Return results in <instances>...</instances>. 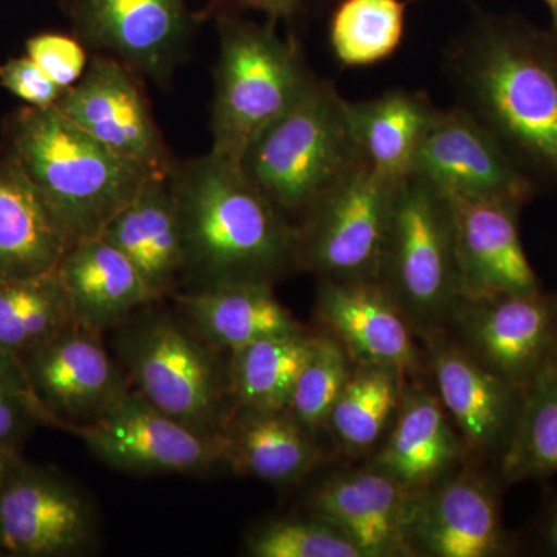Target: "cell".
<instances>
[{"instance_id": "obj_1", "label": "cell", "mask_w": 557, "mask_h": 557, "mask_svg": "<svg viewBox=\"0 0 557 557\" xmlns=\"http://www.w3.org/2000/svg\"><path fill=\"white\" fill-rule=\"evenodd\" d=\"M443 65L457 106L537 189L557 190V32L475 9Z\"/></svg>"}, {"instance_id": "obj_2", "label": "cell", "mask_w": 557, "mask_h": 557, "mask_svg": "<svg viewBox=\"0 0 557 557\" xmlns=\"http://www.w3.org/2000/svg\"><path fill=\"white\" fill-rule=\"evenodd\" d=\"M170 182L185 270L197 288L271 284L296 271V228L242 172L208 152L175 164Z\"/></svg>"}, {"instance_id": "obj_3", "label": "cell", "mask_w": 557, "mask_h": 557, "mask_svg": "<svg viewBox=\"0 0 557 557\" xmlns=\"http://www.w3.org/2000/svg\"><path fill=\"white\" fill-rule=\"evenodd\" d=\"M2 156L38 190L73 244L106 225L156 175L121 159L57 108L22 106L3 119Z\"/></svg>"}, {"instance_id": "obj_4", "label": "cell", "mask_w": 557, "mask_h": 557, "mask_svg": "<svg viewBox=\"0 0 557 557\" xmlns=\"http://www.w3.org/2000/svg\"><path fill=\"white\" fill-rule=\"evenodd\" d=\"M366 163L348 101L332 81L317 78L295 106L260 132L239 166L296 225Z\"/></svg>"}, {"instance_id": "obj_5", "label": "cell", "mask_w": 557, "mask_h": 557, "mask_svg": "<svg viewBox=\"0 0 557 557\" xmlns=\"http://www.w3.org/2000/svg\"><path fill=\"white\" fill-rule=\"evenodd\" d=\"M219 60L209 152L240 164L260 132L284 115L317 81L298 40L273 22L219 13Z\"/></svg>"}, {"instance_id": "obj_6", "label": "cell", "mask_w": 557, "mask_h": 557, "mask_svg": "<svg viewBox=\"0 0 557 557\" xmlns=\"http://www.w3.org/2000/svg\"><path fill=\"white\" fill-rule=\"evenodd\" d=\"M379 284L423 338L448 327L465 292L454 237L453 203L410 174L395 189Z\"/></svg>"}, {"instance_id": "obj_7", "label": "cell", "mask_w": 557, "mask_h": 557, "mask_svg": "<svg viewBox=\"0 0 557 557\" xmlns=\"http://www.w3.org/2000/svg\"><path fill=\"white\" fill-rule=\"evenodd\" d=\"M116 351L131 387L153 406L200 434H223L234 410L228 366L193 330L145 318L121 332Z\"/></svg>"}, {"instance_id": "obj_8", "label": "cell", "mask_w": 557, "mask_h": 557, "mask_svg": "<svg viewBox=\"0 0 557 557\" xmlns=\"http://www.w3.org/2000/svg\"><path fill=\"white\" fill-rule=\"evenodd\" d=\"M362 164L296 223V271L341 282L379 281L395 189Z\"/></svg>"}, {"instance_id": "obj_9", "label": "cell", "mask_w": 557, "mask_h": 557, "mask_svg": "<svg viewBox=\"0 0 557 557\" xmlns=\"http://www.w3.org/2000/svg\"><path fill=\"white\" fill-rule=\"evenodd\" d=\"M445 332L483 368L525 392L557 366V293L463 299Z\"/></svg>"}, {"instance_id": "obj_10", "label": "cell", "mask_w": 557, "mask_h": 557, "mask_svg": "<svg viewBox=\"0 0 557 557\" xmlns=\"http://www.w3.org/2000/svg\"><path fill=\"white\" fill-rule=\"evenodd\" d=\"M502 487L497 472L465 465L432 485L410 491L409 556L512 555L518 542L502 520Z\"/></svg>"}, {"instance_id": "obj_11", "label": "cell", "mask_w": 557, "mask_h": 557, "mask_svg": "<svg viewBox=\"0 0 557 557\" xmlns=\"http://www.w3.org/2000/svg\"><path fill=\"white\" fill-rule=\"evenodd\" d=\"M70 432L120 471L199 474L225 465L223 434L205 435L185 426L132 387L97 420Z\"/></svg>"}, {"instance_id": "obj_12", "label": "cell", "mask_w": 557, "mask_h": 557, "mask_svg": "<svg viewBox=\"0 0 557 557\" xmlns=\"http://www.w3.org/2000/svg\"><path fill=\"white\" fill-rule=\"evenodd\" d=\"M420 341L426 379L463 443L468 465L498 474L518 423L523 391L479 364L445 330Z\"/></svg>"}, {"instance_id": "obj_13", "label": "cell", "mask_w": 557, "mask_h": 557, "mask_svg": "<svg viewBox=\"0 0 557 557\" xmlns=\"http://www.w3.org/2000/svg\"><path fill=\"white\" fill-rule=\"evenodd\" d=\"M75 38L138 76L170 83L185 61L193 17L185 0H61Z\"/></svg>"}, {"instance_id": "obj_14", "label": "cell", "mask_w": 557, "mask_h": 557, "mask_svg": "<svg viewBox=\"0 0 557 557\" xmlns=\"http://www.w3.org/2000/svg\"><path fill=\"white\" fill-rule=\"evenodd\" d=\"M141 79L123 62L97 53L54 108L121 159L156 177H170L177 160L153 119Z\"/></svg>"}, {"instance_id": "obj_15", "label": "cell", "mask_w": 557, "mask_h": 557, "mask_svg": "<svg viewBox=\"0 0 557 557\" xmlns=\"http://www.w3.org/2000/svg\"><path fill=\"white\" fill-rule=\"evenodd\" d=\"M47 426H83L102 416L131 388L110 357L101 333L70 325L39 346L16 355Z\"/></svg>"}, {"instance_id": "obj_16", "label": "cell", "mask_w": 557, "mask_h": 557, "mask_svg": "<svg viewBox=\"0 0 557 557\" xmlns=\"http://www.w3.org/2000/svg\"><path fill=\"white\" fill-rule=\"evenodd\" d=\"M95 539L91 505L58 472L24 461L0 491V555L81 556Z\"/></svg>"}, {"instance_id": "obj_17", "label": "cell", "mask_w": 557, "mask_h": 557, "mask_svg": "<svg viewBox=\"0 0 557 557\" xmlns=\"http://www.w3.org/2000/svg\"><path fill=\"white\" fill-rule=\"evenodd\" d=\"M412 174L453 199L508 200L525 207L539 193L496 138L457 104L435 112Z\"/></svg>"}, {"instance_id": "obj_18", "label": "cell", "mask_w": 557, "mask_h": 557, "mask_svg": "<svg viewBox=\"0 0 557 557\" xmlns=\"http://www.w3.org/2000/svg\"><path fill=\"white\" fill-rule=\"evenodd\" d=\"M314 317L357 364L394 369L409 380L426 375L416 330L379 282L319 278Z\"/></svg>"}, {"instance_id": "obj_19", "label": "cell", "mask_w": 557, "mask_h": 557, "mask_svg": "<svg viewBox=\"0 0 557 557\" xmlns=\"http://www.w3.org/2000/svg\"><path fill=\"white\" fill-rule=\"evenodd\" d=\"M449 199L465 299L544 288L520 237L523 205L494 199Z\"/></svg>"}, {"instance_id": "obj_20", "label": "cell", "mask_w": 557, "mask_h": 557, "mask_svg": "<svg viewBox=\"0 0 557 557\" xmlns=\"http://www.w3.org/2000/svg\"><path fill=\"white\" fill-rule=\"evenodd\" d=\"M410 491L366 463L329 475L307 498L310 516L350 539L364 557H410L406 542Z\"/></svg>"}, {"instance_id": "obj_21", "label": "cell", "mask_w": 557, "mask_h": 557, "mask_svg": "<svg viewBox=\"0 0 557 557\" xmlns=\"http://www.w3.org/2000/svg\"><path fill=\"white\" fill-rule=\"evenodd\" d=\"M368 463L409 491L468 465L463 443L426 375L406 383L397 418Z\"/></svg>"}, {"instance_id": "obj_22", "label": "cell", "mask_w": 557, "mask_h": 557, "mask_svg": "<svg viewBox=\"0 0 557 557\" xmlns=\"http://www.w3.org/2000/svg\"><path fill=\"white\" fill-rule=\"evenodd\" d=\"M75 324L102 333L157 300L129 259L101 236L73 244L58 265Z\"/></svg>"}, {"instance_id": "obj_23", "label": "cell", "mask_w": 557, "mask_h": 557, "mask_svg": "<svg viewBox=\"0 0 557 557\" xmlns=\"http://www.w3.org/2000/svg\"><path fill=\"white\" fill-rule=\"evenodd\" d=\"M100 236L131 260L157 299L183 277L185 249L170 177L150 180Z\"/></svg>"}, {"instance_id": "obj_24", "label": "cell", "mask_w": 557, "mask_h": 557, "mask_svg": "<svg viewBox=\"0 0 557 557\" xmlns=\"http://www.w3.org/2000/svg\"><path fill=\"white\" fill-rule=\"evenodd\" d=\"M223 438L225 465L273 485L298 483L324 461L317 434L300 426L287 410L234 409Z\"/></svg>"}, {"instance_id": "obj_25", "label": "cell", "mask_w": 557, "mask_h": 557, "mask_svg": "<svg viewBox=\"0 0 557 557\" xmlns=\"http://www.w3.org/2000/svg\"><path fill=\"white\" fill-rule=\"evenodd\" d=\"M72 245L20 168L0 157V282L57 270Z\"/></svg>"}, {"instance_id": "obj_26", "label": "cell", "mask_w": 557, "mask_h": 557, "mask_svg": "<svg viewBox=\"0 0 557 557\" xmlns=\"http://www.w3.org/2000/svg\"><path fill=\"white\" fill-rule=\"evenodd\" d=\"M190 329L215 350L300 332L302 325L276 298L271 284H230L177 296Z\"/></svg>"}, {"instance_id": "obj_27", "label": "cell", "mask_w": 557, "mask_h": 557, "mask_svg": "<svg viewBox=\"0 0 557 557\" xmlns=\"http://www.w3.org/2000/svg\"><path fill=\"white\" fill-rule=\"evenodd\" d=\"M364 159L380 175L401 182L412 174L418 149L438 108L424 91L394 89L372 100L348 101Z\"/></svg>"}, {"instance_id": "obj_28", "label": "cell", "mask_w": 557, "mask_h": 557, "mask_svg": "<svg viewBox=\"0 0 557 557\" xmlns=\"http://www.w3.org/2000/svg\"><path fill=\"white\" fill-rule=\"evenodd\" d=\"M408 381L397 370L355 362L324 429L341 453L370 457L379 449L397 418Z\"/></svg>"}, {"instance_id": "obj_29", "label": "cell", "mask_w": 557, "mask_h": 557, "mask_svg": "<svg viewBox=\"0 0 557 557\" xmlns=\"http://www.w3.org/2000/svg\"><path fill=\"white\" fill-rule=\"evenodd\" d=\"M314 338L317 333L300 330L230 351V394L234 409L287 410Z\"/></svg>"}, {"instance_id": "obj_30", "label": "cell", "mask_w": 557, "mask_h": 557, "mask_svg": "<svg viewBox=\"0 0 557 557\" xmlns=\"http://www.w3.org/2000/svg\"><path fill=\"white\" fill-rule=\"evenodd\" d=\"M73 324L58 270L0 282V350L20 355Z\"/></svg>"}, {"instance_id": "obj_31", "label": "cell", "mask_w": 557, "mask_h": 557, "mask_svg": "<svg viewBox=\"0 0 557 557\" xmlns=\"http://www.w3.org/2000/svg\"><path fill=\"white\" fill-rule=\"evenodd\" d=\"M557 474V366L523 392L507 453L498 465L505 487Z\"/></svg>"}, {"instance_id": "obj_32", "label": "cell", "mask_w": 557, "mask_h": 557, "mask_svg": "<svg viewBox=\"0 0 557 557\" xmlns=\"http://www.w3.org/2000/svg\"><path fill=\"white\" fill-rule=\"evenodd\" d=\"M406 9V0H341L329 27L336 60L369 67L391 58L405 35Z\"/></svg>"}, {"instance_id": "obj_33", "label": "cell", "mask_w": 557, "mask_h": 557, "mask_svg": "<svg viewBox=\"0 0 557 557\" xmlns=\"http://www.w3.org/2000/svg\"><path fill=\"white\" fill-rule=\"evenodd\" d=\"M355 361L329 333H317L313 348L302 370L287 408L288 416L313 434L324 431L330 410L346 386Z\"/></svg>"}, {"instance_id": "obj_34", "label": "cell", "mask_w": 557, "mask_h": 557, "mask_svg": "<svg viewBox=\"0 0 557 557\" xmlns=\"http://www.w3.org/2000/svg\"><path fill=\"white\" fill-rule=\"evenodd\" d=\"M247 553L255 557H364L350 539L314 516L259 527L247 539Z\"/></svg>"}, {"instance_id": "obj_35", "label": "cell", "mask_w": 557, "mask_h": 557, "mask_svg": "<svg viewBox=\"0 0 557 557\" xmlns=\"http://www.w3.org/2000/svg\"><path fill=\"white\" fill-rule=\"evenodd\" d=\"M46 424L20 358L0 350V442L21 443L36 424Z\"/></svg>"}, {"instance_id": "obj_36", "label": "cell", "mask_w": 557, "mask_h": 557, "mask_svg": "<svg viewBox=\"0 0 557 557\" xmlns=\"http://www.w3.org/2000/svg\"><path fill=\"white\" fill-rule=\"evenodd\" d=\"M27 57L62 89L78 83L89 65L87 49L75 36L42 33L27 40Z\"/></svg>"}, {"instance_id": "obj_37", "label": "cell", "mask_w": 557, "mask_h": 557, "mask_svg": "<svg viewBox=\"0 0 557 557\" xmlns=\"http://www.w3.org/2000/svg\"><path fill=\"white\" fill-rule=\"evenodd\" d=\"M0 86L33 108H53L62 91L53 79L28 57L11 58L0 64Z\"/></svg>"}, {"instance_id": "obj_38", "label": "cell", "mask_w": 557, "mask_h": 557, "mask_svg": "<svg viewBox=\"0 0 557 557\" xmlns=\"http://www.w3.org/2000/svg\"><path fill=\"white\" fill-rule=\"evenodd\" d=\"M240 9L260 11L271 22L289 21L304 13L314 0H231Z\"/></svg>"}, {"instance_id": "obj_39", "label": "cell", "mask_w": 557, "mask_h": 557, "mask_svg": "<svg viewBox=\"0 0 557 557\" xmlns=\"http://www.w3.org/2000/svg\"><path fill=\"white\" fill-rule=\"evenodd\" d=\"M537 542L542 552L557 556V496L545 509L537 525Z\"/></svg>"}, {"instance_id": "obj_40", "label": "cell", "mask_w": 557, "mask_h": 557, "mask_svg": "<svg viewBox=\"0 0 557 557\" xmlns=\"http://www.w3.org/2000/svg\"><path fill=\"white\" fill-rule=\"evenodd\" d=\"M22 463L20 443L0 442V491Z\"/></svg>"}, {"instance_id": "obj_41", "label": "cell", "mask_w": 557, "mask_h": 557, "mask_svg": "<svg viewBox=\"0 0 557 557\" xmlns=\"http://www.w3.org/2000/svg\"><path fill=\"white\" fill-rule=\"evenodd\" d=\"M544 2L552 14V28L557 32V0H544Z\"/></svg>"}]
</instances>
